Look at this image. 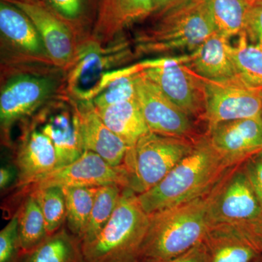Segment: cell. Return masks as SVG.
Listing matches in <instances>:
<instances>
[{
    "label": "cell",
    "instance_id": "1",
    "mask_svg": "<svg viewBox=\"0 0 262 262\" xmlns=\"http://www.w3.org/2000/svg\"><path fill=\"white\" fill-rule=\"evenodd\" d=\"M234 166L215 151L206 134H202L192 151L161 182L137 195L138 201L148 215L194 201L211 192Z\"/></svg>",
    "mask_w": 262,
    "mask_h": 262
},
{
    "label": "cell",
    "instance_id": "2",
    "mask_svg": "<svg viewBox=\"0 0 262 262\" xmlns=\"http://www.w3.org/2000/svg\"><path fill=\"white\" fill-rule=\"evenodd\" d=\"M211 226L208 194L149 215V225L136 262L178 257L203 242Z\"/></svg>",
    "mask_w": 262,
    "mask_h": 262
},
{
    "label": "cell",
    "instance_id": "3",
    "mask_svg": "<svg viewBox=\"0 0 262 262\" xmlns=\"http://www.w3.org/2000/svg\"><path fill=\"white\" fill-rule=\"evenodd\" d=\"M136 38L139 56L193 52L215 33L208 0H187L159 15Z\"/></svg>",
    "mask_w": 262,
    "mask_h": 262
},
{
    "label": "cell",
    "instance_id": "4",
    "mask_svg": "<svg viewBox=\"0 0 262 262\" xmlns=\"http://www.w3.org/2000/svg\"><path fill=\"white\" fill-rule=\"evenodd\" d=\"M149 225L137 194L123 189L107 225L92 241L82 244L85 262H136Z\"/></svg>",
    "mask_w": 262,
    "mask_h": 262
},
{
    "label": "cell",
    "instance_id": "5",
    "mask_svg": "<svg viewBox=\"0 0 262 262\" xmlns=\"http://www.w3.org/2000/svg\"><path fill=\"white\" fill-rule=\"evenodd\" d=\"M195 141L151 131L143 136L127 149L122 163L127 189L139 195L154 187L192 151Z\"/></svg>",
    "mask_w": 262,
    "mask_h": 262
},
{
    "label": "cell",
    "instance_id": "6",
    "mask_svg": "<svg viewBox=\"0 0 262 262\" xmlns=\"http://www.w3.org/2000/svg\"><path fill=\"white\" fill-rule=\"evenodd\" d=\"M189 55L143 63L141 73L193 120L203 121L206 112L204 83L187 64Z\"/></svg>",
    "mask_w": 262,
    "mask_h": 262
},
{
    "label": "cell",
    "instance_id": "7",
    "mask_svg": "<svg viewBox=\"0 0 262 262\" xmlns=\"http://www.w3.org/2000/svg\"><path fill=\"white\" fill-rule=\"evenodd\" d=\"M211 225H251L262 217V207L243 163L229 169L208 194Z\"/></svg>",
    "mask_w": 262,
    "mask_h": 262
},
{
    "label": "cell",
    "instance_id": "8",
    "mask_svg": "<svg viewBox=\"0 0 262 262\" xmlns=\"http://www.w3.org/2000/svg\"><path fill=\"white\" fill-rule=\"evenodd\" d=\"M28 16L42 38L51 63L66 69L77 55L75 28L43 0H3Z\"/></svg>",
    "mask_w": 262,
    "mask_h": 262
},
{
    "label": "cell",
    "instance_id": "9",
    "mask_svg": "<svg viewBox=\"0 0 262 262\" xmlns=\"http://www.w3.org/2000/svg\"><path fill=\"white\" fill-rule=\"evenodd\" d=\"M136 99L151 132L195 141V120L184 113L152 81L139 72L136 83Z\"/></svg>",
    "mask_w": 262,
    "mask_h": 262
},
{
    "label": "cell",
    "instance_id": "10",
    "mask_svg": "<svg viewBox=\"0 0 262 262\" xmlns=\"http://www.w3.org/2000/svg\"><path fill=\"white\" fill-rule=\"evenodd\" d=\"M201 79L206 97L203 122L207 127L232 120L261 118V91L250 89L239 79L224 82Z\"/></svg>",
    "mask_w": 262,
    "mask_h": 262
},
{
    "label": "cell",
    "instance_id": "11",
    "mask_svg": "<svg viewBox=\"0 0 262 262\" xmlns=\"http://www.w3.org/2000/svg\"><path fill=\"white\" fill-rule=\"evenodd\" d=\"M56 89V81L46 76L21 74L10 79L0 95V120L4 140L9 143L10 130L15 122L35 113Z\"/></svg>",
    "mask_w": 262,
    "mask_h": 262
},
{
    "label": "cell",
    "instance_id": "12",
    "mask_svg": "<svg viewBox=\"0 0 262 262\" xmlns=\"http://www.w3.org/2000/svg\"><path fill=\"white\" fill-rule=\"evenodd\" d=\"M119 185L127 189L126 172L122 164L113 166L96 153L84 151L72 163L59 167L26 191L46 187H100Z\"/></svg>",
    "mask_w": 262,
    "mask_h": 262
},
{
    "label": "cell",
    "instance_id": "13",
    "mask_svg": "<svg viewBox=\"0 0 262 262\" xmlns=\"http://www.w3.org/2000/svg\"><path fill=\"white\" fill-rule=\"evenodd\" d=\"M203 243L208 262H262V241L251 225H211Z\"/></svg>",
    "mask_w": 262,
    "mask_h": 262
},
{
    "label": "cell",
    "instance_id": "14",
    "mask_svg": "<svg viewBox=\"0 0 262 262\" xmlns=\"http://www.w3.org/2000/svg\"><path fill=\"white\" fill-rule=\"evenodd\" d=\"M212 146L230 165H237L262 150V120L244 119L207 127Z\"/></svg>",
    "mask_w": 262,
    "mask_h": 262
},
{
    "label": "cell",
    "instance_id": "15",
    "mask_svg": "<svg viewBox=\"0 0 262 262\" xmlns=\"http://www.w3.org/2000/svg\"><path fill=\"white\" fill-rule=\"evenodd\" d=\"M18 187L27 189L58 168L54 146L33 122L27 127L15 155Z\"/></svg>",
    "mask_w": 262,
    "mask_h": 262
},
{
    "label": "cell",
    "instance_id": "16",
    "mask_svg": "<svg viewBox=\"0 0 262 262\" xmlns=\"http://www.w3.org/2000/svg\"><path fill=\"white\" fill-rule=\"evenodd\" d=\"M84 151L96 153L113 166L123 163L128 147L96 113L92 101L74 103Z\"/></svg>",
    "mask_w": 262,
    "mask_h": 262
},
{
    "label": "cell",
    "instance_id": "17",
    "mask_svg": "<svg viewBox=\"0 0 262 262\" xmlns=\"http://www.w3.org/2000/svg\"><path fill=\"white\" fill-rule=\"evenodd\" d=\"M0 31L3 39L25 59L51 63L42 38L30 19L3 0L0 3Z\"/></svg>",
    "mask_w": 262,
    "mask_h": 262
},
{
    "label": "cell",
    "instance_id": "18",
    "mask_svg": "<svg viewBox=\"0 0 262 262\" xmlns=\"http://www.w3.org/2000/svg\"><path fill=\"white\" fill-rule=\"evenodd\" d=\"M229 38L214 33L189 55L186 64L201 78L224 82L237 80Z\"/></svg>",
    "mask_w": 262,
    "mask_h": 262
},
{
    "label": "cell",
    "instance_id": "19",
    "mask_svg": "<svg viewBox=\"0 0 262 262\" xmlns=\"http://www.w3.org/2000/svg\"><path fill=\"white\" fill-rule=\"evenodd\" d=\"M153 14V0H101L94 34L108 42L133 24Z\"/></svg>",
    "mask_w": 262,
    "mask_h": 262
},
{
    "label": "cell",
    "instance_id": "20",
    "mask_svg": "<svg viewBox=\"0 0 262 262\" xmlns=\"http://www.w3.org/2000/svg\"><path fill=\"white\" fill-rule=\"evenodd\" d=\"M34 123L53 143L58 168L72 163L84 152L73 105L72 110H62L56 115L42 113Z\"/></svg>",
    "mask_w": 262,
    "mask_h": 262
},
{
    "label": "cell",
    "instance_id": "21",
    "mask_svg": "<svg viewBox=\"0 0 262 262\" xmlns=\"http://www.w3.org/2000/svg\"><path fill=\"white\" fill-rule=\"evenodd\" d=\"M95 108L106 126L126 144L128 149L150 131L136 98Z\"/></svg>",
    "mask_w": 262,
    "mask_h": 262
},
{
    "label": "cell",
    "instance_id": "22",
    "mask_svg": "<svg viewBox=\"0 0 262 262\" xmlns=\"http://www.w3.org/2000/svg\"><path fill=\"white\" fill-rule=\"evenodd\" d=\"M20 262H85L82 242L70 231L61 229L27 254Z\"/></svg>",
    "mask_w": 262,
    "mask_h": 262
},
{
    "label": "cell",
    "instance_id": "23",
    "mask_svg": "<svg viewBox=\"0 0 262 262\" xmlns=\"http://www.w3.org/2000/svg\"><path fill=\"white\" fill-rule=\"evenodd\" d=\"M18 212L19 241L22 257L42 244L48 234L40 207L32 194L28 193Z\"/></svg>",
    "mask_w": 262,
    "mask_h": 262
},
{
    "label": "cell",
    "instance_id": "24",
    "mask_svg": "<svg viewBox=\"0 0 262 262\" xmlns=\"http://www.w3.org/2000/svg\"><path fill=\"white\" fill-rule=\"evenodd\" d=\"M232 54L239 80L250 89L262 92V46L248 42L243 32L232 46Z\"/></svg>",
    "mask_w": 262,
    "mask_h": 262
},
{
    "label": "cell",
    "instance_id": "25",
    "mask_svg": "<svg viewBox=\"0 0 262 262\" xmlns=\"http://www.w3.org/2000/svg\"><path fill=\"white\" fill-rule=\"evenodd\" d=\"M215 33L230 39L244 32L250 5L247 0H208Z\"/></svg>",
    "mask_w": 262,
    "mask_h": 262
},
{
    "label": "cell",
    "instance_id": "26",
    "mask_svg": "<svg viewBox=\"0 0 262 262\" xmlns=\"http://www.w3.org/2000/svg\"><path fill=\"white\" fill-rule=\"evenodd\" d=\"M98 187L63 188L69 231L82 241L89 224Z\"/></svg>",
    "mask_w": 262,
    "mask_h": 262
},
{
    "label": "cell",
    "instance_id": "27",
    "mask_svg": "<svg viewBox=\"0 0 262 262\" xmlns=\"http://www.w3.org/2000/svg\"><path fill=\"white\" fill-rule=\"evenodd\" d=\"M123 189L115 184L98 188L89 224L81 241L82 244L92 241L107 225L116 208Z\"/></svg>",
    "mask_w": 262,
    "mask_h": 262
},
{
    "label": "cell",
    "instance_id": "28",
    "mask_svg": "<svg viewBox=\"0 0 262 262\" xmlns=\"http://www.w3.org/2000/svg\"><path fill=\"white\" fill-rule=\"evenodd\" d=\"M27 192L35 198L40 207L48 236L59 231L67 220V205L63 188L53 186L31 189Z\"/></svg>",
    "mask_w": 262,
    "mask_h": 262
},
{
    "label": "cell",
    "instance_id": "29",
    "mask_svg": "<svg viewBox=\"0 0 262 262\" xmlns=\"http://www.w3.org/2000/svg\"><path fill=\"white\" fill-rule=\"evenodd\" d=\"M142 70V66L138 65L117 76L105 91L91 101L94 107H104L136 98V80L139 72Z\"/></svg>",
    "mask_w": 262,
    "mask_h": 262
},
{
    "label": "cell",
    "instance_id": "30",
    "mask_svg": "<svg viewBox=\"0 0 262 262\" xmlns=\"http://www.w3.org/2000/svg\"><path fill=\"white\" fill-rule=\"evenodd\" d=\"M20 258L17 211L0 232V262H20Z\"/></svg>",
    "mask_w": 262,
    "mask_h": 262
},
{
    "label": "cell",
    "instance_id": "31",
    "mask_svg": "<svg viewBox=\"0 0 262 262\" xmlns=\"http://www.w3.org/2000/svg\"><path fill=\"white\" fill-rule=\"evenodd\" d=\"M48 3L57 14L75 28L82 16L84 0H48Z\"/></svg>",
    "mask_w": 262,
    "mask_h": 262
},
{
    "label": "cell",
    "instance_id": "32",
    "mask_svg": "<svg viewBox=\"0 0 262 262\" xmlns=\"http://www.w3.org/2000/svg\"><path fill=\"white\" fill-rule=\"evenodd\" d=\"M243 166L262 207V150L245 160Z\"/></svg>",
    "mask_w": 262,
    "mask_h": 262
},
{
    "label": "cell",
    "instance_id": "33",
    "mask_svg": "<svg viewBox=\"0 0 262 262\" xmlns=\"http://www.w3.org/2000/svg\"><path fill=\"white\" fill-rule=\"evenodd\" d=\"M244 32L248 42L262 46V3L250 7Z\"/></svg>",
    "mask_w": 262,
    "mask_h": 262
},
{
    "label": "cell",
    "instance_id": "34",
    "mask_svg": "<svg viewBox=\"0 0 262 262\" xmlns=\"http://www.w3.org/2000/svg\"><path fill=\"white\" fill-rule=\"evenodd\" d=\"M142 262H208V254L204 243H201L178 257L160 261Z\"/></svg>",
    "mask_w": 262,
    "mask_h": 262
},
{
    "label": "cell",
    "instance_id": "35",
    "mask_svg": "<svg viewBox=\"0 0 262 262\" xmlns=\"http://www.w3.org/2000/svg\"><path fill=\"white\" fill-rule=\"evenodd\" d=\"M187 0H153V14L159 15Z\"/></svg>",
    "mask_w": 262,
    "mask_h": 262
},
{
    "label": "cell",
    "instance_id": "36",
    "mask_svg": "<svg viewBox=\"0 0 262 262\" xmlns=\"http://www.w3.org/2000/svg\"><path fill=\"white\" fill-rule=\"evenodd\" d=\"M14 170L10 166L2 167L0 170V187L4 189L8 187L14 179Z\"/></svg>",
    "mask_w": 262,
    "mask_h": 262
},
{
    "label": "cell",
    "instance_id": "37",
    "mask_svg": "<svg viewBox=\"0 0 262 262\" xmlns=\"http://www.w3.org/2000/svg\"><path fill=\"white\" fill-rule=\"evenodd\" d=\"M251 226H252L253 229H254L256 233L258 234V237L262 241V217L258 222H256V223L253 224Z\"/></svg>",
    "mask_w": 262,
    "mask_h": 262
},
{
    "label": "cell",
    "instance_id": "38",
    "mask_svg": "<svg viewBox=\"0 0 262 262\" xmlns=\"http://www.w3.org/2000/svg\"><path fill=\"white\" fill-rule=\"evenodd\" d=\"M250 5L257 4V3H262V0H247Z\"/></svg>",
    "mask_w": 262,
    "mask_h": 262
},
{
    "label": "cell",
    "instance_id": "39",
    "mask_svg": "<svg viewBox=\"0 0 262 262\" xmlns=\"http://www.w3.org/2000/svg\"><path fill=\"white\" fill-rule=\"evenodd\" d=\"M261 120H262V115H261Z\"/></svg>",
    "mask_w": 262,
    "mask_h": 262
}]
</instances>
